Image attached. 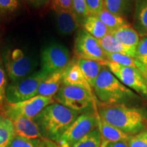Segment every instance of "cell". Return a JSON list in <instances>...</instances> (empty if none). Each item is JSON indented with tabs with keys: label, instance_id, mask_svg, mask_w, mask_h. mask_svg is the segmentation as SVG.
Segmentation results:
<instances>
[{
	"label": "cell",
	"instance_id": "1f68e13d",
	"mask_svg": "<svg viewBox=\"0 0 147 147\" xmlns=\"http://www.w3.org/2000/svg\"><path fill=\"white\" fill-rule=\"evenodd\" d=\"M53 10L55 12H73L72 0H51Z\"/></svg>",
	"mask_w": 147,
	"mask_h": 147
},
{
	"label": "cell",
	"instance_id": "f546056e",
	"mask_svg": "<svg viewBox=\"0 0 147 147\" xmlns=\"http://www.w3.org/2000/svg\"><path fill=\"white\" fill-rule=\"evenodd\" d=\"M40 139H28L15 136L8 147H38Z\"/></svg>",
	"mask_w": 147,
	"mask_h": 147
},
{
	"label": "cell",
	"instance_id": "44dd1931",
	"mask_svg": "<svg viewBox=\"0 0 147 147\" xmlns=\"http://www.w3.org/2000/svg\"><path fill=\"white\" fill-rule=\"evenodd\" d=\"M82 26L83 29L97 40L109 34L108 29L96 15L88 16L82 22Z\"/></svg>",
	"mask_w": 147,
	"mask_h": 147
},
{
	"label": "cell",
	"instance_id": "8d00e7d4",
	"mask_svg": "<svg viewBox=\"0 0 147 147\" xmlns=\"http://www.w3.org/2000/svg\"><path fill=\"white\" fill-rule=\"evenodd\" d=\"M106 147H129L127 142H108Z\"/></svg>",
	"mask_w": 147,
	"mask_h": 147
},
{
	"label": "cell",
	"instance_id": "9a60e30c",
	"mask_svg": "<svg viewBox=\"0 0 147 147\" xmlns=\"http://www.w3.org/2000/svg\"><path fill=\"white\" fill-rule=\"evenodd\" d=\"M98 42L106 53L121 54L135 58L136 49H131L123 45L111 34H107L104 38L98 40Z\"/></svg>",
	"mask_w": 147,
	"mask_h": 147
},
{
	"label": "cell",
	"instance_id": "52a82bcc",
	"mask_svg": "<svg viewBox=\"0 0 147 147\" xmlns=\"http://www.w3.org/2000/svg\"><path fill=\"white\" fill-rule=\"evenodd\" d=\"M68 49L59 43L53 42L42 49L40 55L41 70L47 74L64 69L70 62Z\"/></svg>",
	"mask_w": 147,
	"mask_h": 147
},
{
	"label": "cell",
	"instance_id": "f1b7e54d",
	"mask_svg": "<svg viewBox=\"0 0 147 147\" xmlns=\"http://www.w3.org/2000/svg\"><path fill=\"white\" fill-rule=\"evenodd\" d=\"M18 0H0V17L10 15L18 10Z\"/></svg>",
	"mask_w": 147,
	"mask_h": 147
},
{
	"label": "cell",
	"instance_id": "ffe728a7",
	"mask_svg": "<svg viewBox=\"0 0 147 147\" xmlns=\"http://www.w3.org/2000/svg\"><path fill=\"white\" fill-rule=\"evenodd\" d=\"M134 27L140 36H147V0H137L136 2Z\"/></svg>",
	"mask_w": 147,
	"mask_h": 147
},
{
	"label": "cell",
	"instance_id": "d4e9b609",
	"mask_svg": "<svg viewBox=\"0 0 147 147\" xmlns=\"http://www.w3.org/2000/svg\"><path fill=\"white\" fill-rule=\"evenodd\" d=\"M131 0H103V8L121 16L126 15L131 8Z\"/></svg>",
	"mask_w": 147,
	"mask_h": 147
},
{
	"label": "cell",
	"instance_id": "f35d334b",
	"mask_svg": "<svg viewBox=\"0 0 147 147\" xmlns=\"http://www.w3.org/2000/svg\"><path fill=\"white\" fill-rule=\"evenodd\" d=\"M144 78H145V80H146V84H147V76H145Z\"/></svg>",
	"mask_w": 147,
	"mask_h": 147
},
{
	"label": "cell",
	"instance_id": "603a6c76",
	"mask_svg": "<svg viewBox=\"0 0 147 147\" xmlns=\"http://www.w3.org/2000/svg\"><path fill=\"white\" fill-rule=\"evenodd\" d=\"M106 54L108 60L112 61L123 66L138 69L141 71L144 77L147 76V68L136 58L121 54H110V53H106Z\"/></svg>",
	"mask_w": 147,
	"mask_h": 147
},
{
	"label": "cell",
	"instance_id": "5b68a950",
	"mask_svg": "<svg viewBox=\"0 0 147 147\" xmlns=\"http://www.w3.org/2000/svg\"><path fill=\"white\" fill-rule=\"evenodd\" d=\"M54 100L59 104L77 112L95 107V100L93 93L83 88L62 84Z\"/></svg>",
	"mask_w": 147,
	"mask_h": 147
},
{
	"label": "cell",
	"instance_id": "e575fe53",
	"mask_svg": "<svg viewBox=\"0 0 147 147\" xmlns=\"http://www.w3.org/2000/svg\"><path fill=\"white\" fill-rule=\"evenodd\" d=\"M38 147H70L67 143L58 142L55 143L53 141L45 139L44 140H40Z\"/></svg>",
	"mask_w": 147,
	"mask_h": 147
},
{
	"label": "cell",
	"instance_id": "7c38bea8",
	"mask_svg": "<svg viewBox=\"0 0 147 147\" xmlns=\"http://www.w3.org/2000/svg\"><path fill=\"white\" fill-rule=\"evenodd\" d=\"M62 84L83 88L93 94L92 88L84 78L76 59L70 61L69 65L64 69Z\"/></svg>",
	"mask_w": 147,
	"mask_h": 147
},
{
	"label": "cell",
	"instance_id": "277c9868",
	"mask_svg": "<svg viewBox=\"0 0 147 147\" xmlns=\"http://www.w3.org/2000/svg\"><path fill=\"white\" fill-rule=\"evenodd\" d=\"M47 76V74L40 70L21 80L12 82L5 89V100L8 104H14L36 96L40 84Z\"/></svg>",
	"mask_w": 147,
	"mask_h": 147
},
{
	"label": "cell",
	"instance_id": "3957f363",
	"mask_svg": "<svg viewBox=\"0 0 147 147\" xmlns=\"http://www.w3.org/2000/svg\"><path fill=\"white\" fill-rule=\"evenodd\" d=\"M93 88L102 106L124 104L137 97L136 94L121 83L105 65L102 67Z\"/></svg>",
	"mask_w": 147,
	"mask_h": 147
},
{
	"label": "cell",
	"instance_id": "4fadbf2b",
	"mask_svg": "<svg viewBox=\"0 0 147 147\" xmlns=\"http://www.w3.org/2000/svg\"><path fill=\"white\" fill-rule=\"evenodd\" d=\"M13 124L15 136L28 139L42 138L38 126L31 119L25 117H15L11 119Z\"/></svg>",
	"mask_w": 147,
	"mask_h": 147
},
{
	"label": "cell",
	"instance_id": "e0dca14e",
	"mask_svg": "<svg viewBox=\"0 0 147 147\" xmlns=\"http://www.w3.org/2000/svg\"><path fill=\"white\" fill-rule=\"evenodd\" d=\"M57 26L60 34L69 35L78 29L80 23L73 12H57Z\"/></svg>",
	"mask_w": 147,
	"mask_h": 147
},
{
	"label": "cell",
	"instance_id": "8992f818",
	"mask_svg": "<svg viewBox=\"0 0 147 147\" xmlns=\"http://www.w3.org/2000/svg\"><path fill=\"white\" fill-rule=\"evenodd\" d=\"M74 51L78 59L95 61L104 65L107 60L105 51L102 49L98 40L83 29H80L75 37Z\"/></svg>",
	"mask_w": 147,
	"mask_h": 147
},
{
	"label": "cell",
	"instance_id": "4316f807",
	"mask_svg": "<svg viewBox=\"0 0 147 147\" xmlns=\"http://www.w3.org/2000/svg\"><path fill=\"white\" fill-rule=\"evenodd\" d=\"M72 10L80 24L89 16L85 0H72Z\"/></svg>",
	"mask_w": 147,
	"mask_h": 147
},
{
	"label": "cell",
	"instance_id": "83f0119b",
	"mask_svg": "<svg viewBox=\"0 0 147 147\" xmlns=\"http://www.w3.org/2000/svg\"><path fill=\"white\" fill-rule=\"evenodd\" d=\"M135 58L147 68V36L140 40L136 49Z\"/></svg>",
	"mask_w": 147,
	"mask_h": 147
},
{
	"label": "cell",
	"instance_id": "5bb4252c",
	"mask_svg": "<svg viewBox=\"0 0 147 147\" xmlns=\"http://www.w3.org/2000/svg\"><path fill=\"white\" fill-rule=\"evenodd\" d=\"M64 69L48 74L47 78L40 84L37 95L51 97L54 96L57 93L63 82Z\"/></svg>",
	"mask_w": 147,
	"mask_h": 147
},
{
	"label": "cell",
	"instance_id": "8fae6325",
	"mask_svg": "<svg viewBox=\"0 0 147 147\" xmlns=\"http://www.w3.org/2000/svg\"><path fill=\"white\" fill-rule=\"evenodd\" d=\"M5 73L12 82L26 78L32 73V63L21 49L8 50L4 56Z\"/></svg>",
	"mask_w": 147,
	"mask_h": 147
},
{
	"label": "cell",
	"instance_id": "6da1fadb",
	"mask_svg": "<svg viewBox=\"0 0 147 147\" xmlns=\"http://www.w3.org/2000/svg\"><path fill=\"white\" fill-rule=\"evenodd\" d=\"M78 114L61 104L53 103L44 108L32 120L43 138L57 142Z\"/></svg>",
	"mask_w": 147,
	"mask_h": 147
},
{
	"label": "cell",
	"instance_id": "7a4b0ae2",
	"mask_svg": "<svg viewBox=\"0 0 147 147\" xmlns=\"http://www.w3.org/2000/svg\"><path fill=\"white\" fill-rule=\"evenodd\" d=\"M98 115L102 120L128 135H135L146 129V118L142 110L123 104L101 106Z\"/></svg>",
	"mask_w": 147,
	"mask_h": 147
},
{
	"label": "cell",
	"instance_id": "74e56055",
	"mask_svg": "<svg viewBox=\"0 0 147 147\" xmlns=\"http://www.w3.org/2000/svg\"><path fill=\"white\" fill-rule=\"evenodd\" d=\"M108 141L105 140H104L102 138V144H101V146L100 147H106V145L108 144Z\"/></svg>",
	"mask_w": 147,
	"mask_h": 147
},
{
	"label": "cell",
	"instance_id": "4dcf8cb0",
	"mask_svg": "<svg viewBox=\"0 0 147 147\" xmlns=\"http://www.w3.org/2000/svg\"><path fill=\"white\" fill-rule=\"evenodd\" d=\"M129 147H147V131L131 136L127 141Z\"/></svg>",
	"mask_w": 147,
	"mask_h": 147
},
{
	"label": "cell",
	"instance_id": "484cf974",
	"mask_svg": "<svg viewBox=\"0 0 147 147\" xmlns=\"http://www.w3.org/2000/svg\"><path fill=\"white\" fill-rule=\"evenodd\" d=\"M102 142V134L97 127L77 141L71 147H100Z\"/></svg>",
	"mask_w": 147,
	"mask_h": 147
},
{
	"label": "cell",
	"instance_id": "cb8c5ba5",
	"mask_svg": "<svg viewBox=\"0 0 147 147\" xmlns=\"http://www.w3.org/2000/svg\"><path fill=\"white\" fill-rule=\"evenodd\" d=\"M15 136L12 121L0 115V147H8Z\"/></svg>",
	"mask_w": 147,
	"mask_h": 147
},
{
	"label": "cell",
	"instance_id": "2e32d148",
	"mask_svg": "<svg viewBox=\"0 0 147 147\" xmlns=\"http://www.w3.org/2000/svg\"><path fill=\"white\" fill-rule=\"evenodd\" d=\"M119 42L131 49H136L140 41V35L130 25H125L110 32Z\"/></svg>",
	"mask_w": 147,
	"mask_h": 147
},
{
	"label": "cell",
	"instance_id": "7402d4cb",
	"mask_svg": "<svg viewBox=\"0 0 147 147\" xmlns=\"http://www.w3.org/2000/svg\"><path fill=\"white\" fill-rule=\"evenodd\" d=\"M96 16L106 25L109 30V33L125 25H129L123 16L111 13L104 8H103L100 13Z\"/></svg>",
	"mask_w": 147,
	"mask_h": 147
},
{
	"label": "cell",
	"instance_id": "d6a6232c",
	"mask_svg": "<svg viewBox=\"0 0 147 147\" xmlns=\"http://www.w3.org/2000/svg\"><path fill=\"white\" fill-rule=\"evenodd\" d=\"M6 73L3 66L0 61V107L2 106L3 101L5 98V89L7 87Z\"/></svg>",
	"mask_w": 147,
	"mask_h": 147
},
{
	"label": "cell",
	"instance_id": "836d02e7",
	"mask_svg": "<svg viewBox=\"0 0 147 147\" xmlns=\"http://www.w3.org/2000/svg\"><path fill=\"white\" fill-rule=\"evenodd\" d=\"M89 15H97L103 9V0H85Z\"/></svg>",
	"mask_w": 147,
	"mask_h": 147
},
{
	"label": "cell",
	"instance_id": "ba28073f",
	"mask_svg": "<svg viewBox=\"0 0 147 147\" xmlns=\"http://www.w3.org/2000/svg\"><path fill=\"white\" fill-rule=\"evenodd\" d=\"M51 97L36 95L23 102L8 104L4 107V114L9 119L15 117H25L33 119L47 106L53 104Z\"/></svg>",
	"mask_w": 147,
	"mask_h": 147
},
{
	"label": "cell",
	"instance_id": "9c48e42d",
	"mask_svg": "<svg viewBox=\"0 0 147 147\" xmlns=\"http://www.w3.org/2000/svg\"><path fill=\"white\" fill-rule=\"evenodd\" d=\"M104 65L121 83L140 94L147 97V84L140 71L108 59L104 63Z\"/></svg>",
	"mask_w": 147,
	"mask_h": 147
},
{
	"label": "cell",
	"instance_id": "ac0fdd59",
	"mask_svg": "<svg viewBox=\"0 0 147 147\" xmlns=\"http://www.w3.org/2000/svg\"><path fill=\"white\" fill-rule=\"evenodd\" d=\"M98 128L102 134V138L108 141V142H127L129 138L131 136L130 135L121 131L118 128L102 120L100 116L98 121Z\"/></svg>",
	"mask_w": 147,
	"mask_h": 147
},
{
	"label": "cell",
	"instance_id": "d590c367",
	"mask_svg": "<svg viewBox=\"0 0 147 147\" xmlns=\"http://www.w3.org/2000/svg\"><path fill=\"white\" fill-rule=\"evenodd\" d=\"M27 2L34 7H41L47 4L50 0H26Z\"/></svg>",
	"mask_w": 147,
	"mask_h": 147
},
{
	"label": "cell",
	"instance_id": "30bf717a",
	"mask_svg": "<svg viewBox=\"0 0 147 147\" xmlns=\"http://www.w3.org/2000/svg\"><path fill=\"white\" fill-rule=\"evenodd\" d=\"M98 121L99 115L97 112L79 115L65 130L58 142H65L69 146H72L77 141L98 127Z\"/></svg>",
	"mask_w": 147,
	"mask_h": 147
},
{
	"label": "cell",
	"instance_id": "d6986e66",
	"mask_svg": "<svg viewBox=\"0 0 147 147\" xmlns=\"http://www.w3.org/2000/svg\"><path fill=\"white\" fill-rule=\"evenodd\" d=\"M77 63L83 74L84 78L89 82L91 88L94 87L97 76L100 74L104 65L95 61L77 59Z\"/></svg>",
	"mask_w": 147,
	"mask_h": 147
}]
</instances>
